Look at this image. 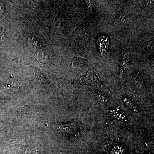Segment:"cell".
<instances>
[{
    "label": "cell",
    "mask_w": 154,
    "mask_h": 154,
    "mask_svg": "<svg viewBox=\"0 0 154 154\" xmlns=\"http://www.w3.org/2000/svg\"><path fill=\"white\" fill-rule=\"evenodd\" d=\"M88 61L86 59L79 57H74L72 60V65L74 66H82L87 64Z\"/></svg>",
    "instance_id": "obj_3"
},
{
    "label": "cell",
    "mask_w": 154,
    "mask_h": 154,
    "mask_svg": "<svg viewBox=\"0 0 154 154\" xmlns=\"http://www.w3.org/2000/svg\"><path fill=\"white\" fill-rule=\"evenodd\" d=\"M123 101L125 103V104L131 111H133L134 112H138V109L136 107V106L134 105V104L133 103V102H132L129 99H127L126 97H124L123 99Z\"/></svg>",
    "instance_id": "obj_4"
},
{
    "label": "cell",
    "mask_w": 154,
    "mask_h": 154,
    "mask_svg": "<svg viewBox=\"0 0 154 154\" xmlns=\"http://www.w3.org/2000/svg\"><path fill=\"white\" fill-rule=\"evenodd\" d=\"M59 132L65 134H74L77 130V125L76 123H67L59 125L55 127Z\"/></svg>",
    "instance_id": "obj_1"
},
{
    "label": "cell",
    "mask_w": 154,
    "mask_h": 154,
    "mask_svg": "<svg viewBox=\"0 0 154 154\" xmlns=\"http://www.w3.org/2000/svg\"><path fill=\"white\" fill-rule=\"evenodd\" d=\"M96 95L97 98H98L102 102H105V96L103 95V94H102L101 93H99V92L98 91V92H96Z\"/></svg>",
    "instance_id": "obj_5"
},
{
    "label": "cell",
    "mask_w": 154,
    "mask_h": 154,
    "mask_svg": "<svg viewBox=\"0 0 154 154\" xmlns=\"http://www.w3.org/2000/svg\"><path fill=\"white\" fill-rule=\"evenodd\" d=\"M94 3V1H86V5H87V8L88 10H91L92 9Z\"/></svg>",
    "instance_id": "obj_6"
},
{
    "label": "cell",
    "mask_w": 154,
    "mask_h": 154,
    "mask_svg": "<svg viewBox=\"0 0 154 154\" xmlns=\"http://www.w3.org/2000/svg\"><path fill=\"white\" fill-rule=\"evenodd\" d=\"M110 112L114 117L119 120L125 121L127 120L126 115L118 108H115L111 110Z\"/></svg>",
    "instance_id": "obj_2"
},
{
    "label": "cell",
    "mask_w": 154,
    "mask_h": 154,
    "mask_svg": "<svg viewBox=\"0 0 154 154\" xmlns=\"http://www.w3.org/2000/svg\"><path fill=\"white\" fill-rule=\"evenodd\" d=\"M154 43L153 41H151V42H149L148 43L147 45L148 49L150 51V52H153V47Z\"/></svg>",
    "instance_id": "obj_7"
}]
</instances>
